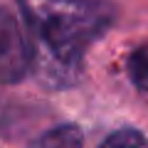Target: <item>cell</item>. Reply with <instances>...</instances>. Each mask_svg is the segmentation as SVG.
I'll return each mask as SVG.
<instances>
[{"instance_id":"cell-5","label":"cell","mask_w":148,"mask_h":148,"mask_svg":"<svg viewBox=\"0 0 148 148\" xmlns=\"http://www.w3.org/2000/svg\"><path fill=\"white\" fill-rule=\"evenodd\" d=\"M99 148H148V138L136 128H119L101 141Z\"/></svg>"},{"instance_id":"cell-1","label":"cell","mask_w":148,"mask_h":148,"mask_svg":"<svg viewBox=\"0 0 148 148\" xmlns=\"http://www.w3.org/2000/svg\"><path fill=\"white\" fill-rule=\"evenodd\" d=\"M47 74L72 82L96 40L109 32L116 8L109 0H17Z\"/></svg>"},{"instance_id":"cell-4","label":"cell","mask_w":148,"mask_h":148,"mask_svg":"<svg viewBox=\"0 0 148 148\" xmlns=\"http://www.w3.org/2000/svg\"><path fill=\"white\" fill-rule=\"evenodd\" d=\"M126 72L133 86L141 91H148V42L138 45L126 59Z\"/></svg>"},{"instance_id":"cell-3","label":"cell","mask_w":148,"mask_h":148,"mask_svg":"<svg viewBox=\"0 0 148 148\" xmlns=\"http://www.w3.org/2000/svg\"><path fill=\"white\" fill-rule=\"evenodd\" d=\"M84 146V133L74 123H62L54 126L52 131H45L35 141L32 148H82Z\"/></svg>"},{"instance_id":"cell-2","label":"cell","mask_w":148,"mask_h":148,"mask_svg":"<svg viewBox=\"0 0 148 148\" xmlns=\"http://www.w3.org/2000/svg\"><path fill=\"white\" fill-rule=\"evenodd\" d=\"M35 64V52L27 42L20 20L0 8V84H17Z\"/></svg>"}]
</instances>
